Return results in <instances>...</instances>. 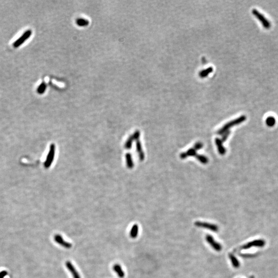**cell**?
I'll return each mask as SVG.
<instances>
[{
	"instance_id": "d6986e66",
	"label": "cell",
	"mask_w": 278,
	"mask_h": 278,
	"mask_svg": "<svg viewBox=\"0 0 278 278\" xmlns=\"http://www.w3.org/2000/svg\"><path fill=\"white\" fill-rule=\"evenodd\" d=\"M197 159L199 161L201 162L202 163L206 164L209 161L208 158L203 156V155H197L196 156Z\"/></svg>"
},
{
	"instance_id": "e0dca14e",
	"label": "cell",
	"mask_w": 278,
	"mask_h": 278,
	"mask_svg": "<svg viewBox=\"0 0 278 278\" xmlns=\"http://www.w3.org/2000/svg\"><path fill=\"white\" fill-rule=\"evenodd\" d=\"M213 69L212 67H210V68H208L206 69L202 70V71L199 72V76L201 78H204L205 77L208 76L209 74H210V73H211L213 71Z\"/></svg>"
},
{
	"instance_id": "6da1fadb",
	"label": "cell",
	"mask_w": 278,
	"mask_h": 278,
	"mask_svg": "<svg viewBox=\"0 0 278 278\" xmlns=\"http://www.w3.org/2000/svg\"><path fill=\"white\" fill-rule=\"evenodd\" d=\"M246 120V117L245 115H242V116L238 117L237 119L233 120L230 121L229 122L226 124L224 125V126L220 129L219 131H218L217 134H224L225 132H226L227 131H228V129L230 127L234 126L235 125L239 124L241 123L244 122Z\"/></svg>"
},
{
	"instance_id": "44dd1931",
	"label": "cell",
	"mask_w": 278,
	"mask_h": 278,
	"mask_svg": "<svg viewBox=\"0 0 278 278\" xmlns=\"http://www.w3.org/2000/svg\"><path fill=\"white\" fill-rule=\"evenodd\" d=\"M202 147H203V144L200 142H198L195 144L194 149L195 150H200Z\"/></svg>"
},
{
	"instance_id": "30bf717a",
	"label": "cell",
	"mask_w": 278,
	"mask_h": 278,
	"mask_svg": "<svg viewBox=\"0 0 278 278\" xmlns=\"http://www.w3.org/2000/svg\"><path fill=\"white\" fill-rule=\"evenodd\" d=\"M136 151L138 153L139 159L141 161H143L145 159V154L142 150V145L140 140H138L136 141Z\"/></svg>"
},
{
	"instance_id": "2e32d148",
	"label": "cell",
	"mask_w": 278,
	"mask_h": 278,
	"mask_svg": "<svg viewBox=\"0 0 278 278\" xmlns=\"http://www.w3.org/2000/svg\"><path fill=\"white\" fill-rule=\"evenodd\" d=\"M126 164L127 167L129 169H132L134 167V162L132 160V158L130 154H127L126 155Z\"/></svg>"
},
{
	"instance_id": "7a4b0ae2",
	"label": "cell",
	"mask_w": 278,
	"mask_h": 278,
	"mask_svg": "<svg viewBox=\"0 0 278 278\" xmlns=\"http://www.w3.org/2000/svg\"><path fill=\"white\" fill-rule=\"evenodd\" d=\"M252 13L259 20V21L260 22L261 24H262L263 26L266 29H269L271 27L270 22L269 21V20L265 17V16H263L262 14H261V12H260L258 10L253 9L252 10Z\"/></svg>"
},
{
	"instance_id": "7c38bea8",
	"label": "cell",
	"mask_w": 278,
	"mask_h": 278,
	"mask_svg": "<svg viewBox=\"0 0 278 278\" xmlns=\"http://www.w3.org/2000/svg\"><path fill=\"white\" fill-rule=\"evenodd\" d=\"M113 269L115 272L117 273V276L120 278H123L125 276V272L120 265L115 264L113 267Z\"/></svg>"
},
{
	"instance_id": "ffe728a7",
	"label": "cell",
	"mask_w": 278,
	"mask_h": 278,
	"mask_svg": "<svg viewBox=\"0 0 278 278\" xmlns=\"http://www.w3.org/2000/svg\"><path fill=\"white\" fill-rule=\"evenodd\" d=\"M230 134V132L229 131H227L226 132L224 133V134H224V136H223L222 139L221 140L223 143L226 141L228 138V136H229Z\"/></svg>"
},
{
	"instance_id": "52a82bcc",
	"label": "cell",
	"mask_w": 278,
	"mask_h": 278,
	"mask_svg": "<svg viewBox=\"0 0 278 278\" xmlns=\"http://www.w3.org/2000/svg\"><path fill=\"white\" fill-rule=\"evenodd\" d=\"M140 132L139 131H136L134 134L131 135L128 139H127L125 145V147L127 150H129L131 149V146H132V143L134 141V140L137 141L139 140L140 138Z\"/></svg>"
},
{
	"instance_id": "5b68a950",
	"label": "cell",
	"mask_w": 278,
	"mask_h": 278,
	"mask_svg": "<svg viewBox=\"0 0 278 278\" xmlns=\"http://www.w3.org/2000/svg\"><path fill=\"white\" fill-rule=\"evenodd\" d=\"M195 226L198 227L203 228L205 229L210 230L212 231L217 232L219 228L217 226L214 224H210L205 222H196L195 223Z\"/></svg>"
},
{
	"instance_id": "ac0fdd59",
	"label": "cell",
	"mask_w": 278,
	"mask_h": 278,
	"mask_svg": "<svg viewBox=\"0 0 278 278\" xmlns=\"http://www.w3.org/2000/svg\"><path fill=\"white\" fill-rule=\"evenodd\" d=\"M266 123L269 126H273L276 123V120L273 117H269L266 120Z\"/></svg>"
},
{
	"instance_id": "8fae6325",
	"label": "cell",
	"mask_w": 278,
	"mask_h": 278,
	"mask_svg": "<svg viewBox=\"0 0 278 278\" xmlns=\"http://www.w3.org/2000/svg\"><path fill=\"white\" fill-rule=\"evenodd\" d=\"M215 143L217 147L218 150L220 155H224L226 154V150L225 148L223 145V142L222 140L220 139L216 138L215 139Z\"/></svg>"
},
{
	"instance_id": "3957f363",
	"label": "cell",
	"mask_w": 278,
	"mask_h": 278,
	"mask_svg": "<svg viewBox=\"0 0 278 278\" xmlns=\"http://www.w3.org/2000/svg\"><path fill=\"white\" fill-rule=\"evenodd\" d=\"M55 145L54 144H52L50 147L49 154L47 156V159L45 161V167L46 169H48L51 166V164L54 159L55 154Z\"/></svg>"
},
{
	"instance_id": "9c48e42d",
	"label": "cell",
	"mask_w": 278,
	"mask_h": 278,
	"mask_svg": "<svg viewBox=\"0 0 278 278\" xmlns=\"http://www.w3.org/2000/svg\"><path fill=\"white\" fill-rule=\"evenodd\" d=\"M66 265L69 271L71 273L73 278H81L79 273L73 266V265L72 264V263L70 261H67L66 263Z\"/></svg>"
},
{
	"instance_id": "5bb4252c",
	"label": "cell",
	"mask_w": 278,
	"mask_h": 278,
	"mask_svg": "<svg viewBox=\"0 0 278 278\" xmlns=\"http://www.w3.org/2000/svg\"><path fill=\"white\" fill-rule=\"evenodd\" d=\"M139 232V227L138 225L135 224L132 226L130 231V236L132 239H135L138 236Z\"/></svg>"
},
{
	"instance_id": "4fadbf2b",
	"label": "cell",
	"mask_w": 278,
	"mask_h": 278,
	"mask_svg": "<svg viewBox=\"0 0 278 278\" xmlns=\"http://www.w3.org/2000/svg\"><path fill=\"white\" fill-rule=\"evenodd\" d=\"M31 34V31H27L26 33V34H24L22 37L21 38H20L19 39H18L17 41H16L15 43H14V46L15 47H17L20 44H22V43L23 42L24 40H26V39H27L28 37H29V36Z\"/></svg>"
},
{
	"instance_id": "603a6c76",
	"label": "cell",
	"mask_w": 278,
	"mask_h": 278,
	"mask_svg": "<svg viewBox=\"0 0 278 278\" xmlns=\"http://www.w3.org/2000/svg\"><path fill=\"white\" fill-rule=\"evenodd\" d=\"M86 21L84 20H80L78 21V24L80 26H84L86 24Z\"/></svg>"
},
{
	"instance_id": "7402d4cb",
	"label": "cell",
	"mask_w": 278,
	"mask_h": 278,
	"mask_svg": "<svg viewBox=\"0 0 278 278\" xmlns=\"http://www.w3.org/2000/svg\"><path fill=\"white\" fill-rule=\"evenodd\" d=\"M7 274V272L6 271H2L0 272V278H4Z\"/></svg>"
},
{
	"instance_id": "ba28073f",
	"label": "cell",
	"mask_w": 278,
	"mask_h": 278,
	"mask_svg": "<svg viewBox=\"0 0 278 278\" xmlns=\"http://www.w3.org/2000/svg\"><path fill=\"white\" fill-rule=\"evenodd\" d=\"M54 240L58 244L61 246H62V247H64L66 248L69 249L72 247V244L69 243L68 242L65 241L64 239H63V237L60 234H56L55 235Z\"/></svg>"
},
{
	"instance_id": "8992f818",
	"label": "cell",
	"mask_w": 278,
	"mask_h": 278,
	"mask_svg": "<svg viewBox=\"0 0 278 278\" xmlns=\"http://www.w3.org/2000/svg\"><path fill=\"white\" fill-rule=\"evenodd\" d=\"M206 241L210 244L211 247L217 251H220L222 249V247L221 245L219 243L215 241L214 238L212 237L211 235L208 234L206 236Z\"/></svg>"
},
{
	"instance_id": "9a60e30c",
	"label": "cell",
	"mask_w": 278,
	"mask_h": 278,
	"mask_svg": "<svg viewBox=\"0 0 278 278\" xmlns=\"http://www.w3.org/2000/svg\"><path fill=\"white\" fill-rule=\"evenodd\" d=\"M229 257L230 260L231 261L232 264L233 265V266L236 269L239 268L240 266V263H239V261H238L237 258L234 255L231 253H230L229 255Z\"/></svg>"
},
{
	"instance_id": "277c9868",
	"label": "cell",
	"mask_w": 278,
	"mask_h": 278,
	"mask_svg": "<svg viewBox=\"0 0 278 278\" xmlns=\"http://www.w3.org/2000/svg\"><path fill=\"white\" fill-rule=\"evenodd\" d=\"M265 245V242L263 239H258L250 242L241 247V249H248L252 247H263Z\"/></svg>"
}]
</instances>
